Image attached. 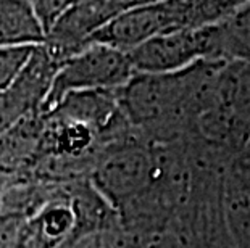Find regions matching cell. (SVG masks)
<instances>
[{
  "label": "cell",
  "mask_w": 250,
  "mask_h": 248,
  "mask_svg": "<svg viewBox=\"0 0 250 248\" xmlns=\"http://www.w3.org/2000/svg\"><path fill=\"white\" fill-rule=\"evenodd\" d=\"M218 61H199L186 70L162 75L136 73L120 89L121 108L131 128L157 145L189 137L204 87Z\"/></svg>",
  "instance_id": "6da1fadb"
},
{
  "label": "cell",
  "mask_w": 250,
  "mask_h": 248,
  "mask_svg": "<svg viewBox=\"0 0 250 248\" xmlns=\"http://www.w3.org/2000/svg\"><path fill=\"white\" fill-rule=\"evenodd\" d=\"M186 140L199 142L232 161L250 144V65L216 63Z\"/></svg>",
  "instance_id": "7a4b0ae2"
},
{
  "label": "cell",
  "mask_w": 250,
  "mask_h": 248,
  "mask_svg": "<svg viewBox=\"0 0 250 248\" xmlns=\"http://www.w3.org/2000/svg\"><path fill=\"white\" fill-rule=\"evenodd\" d=\"M237 0H162L137 2L94 36L92 44L131 52L157 36L184 29H202L228 18Z\"/></svg>",
  "instance_id": "3957f363"
},
{
  "label": "cell",
  "mask_w": 250,
  "mask_h": 248,
  "mask_svg": "<svg viewBox=\"0 0 250 248\" xmlns=\"http://www.w3.org/2000/svg\"><path fill=\"white\" fill-rule=\"evenodd\" d=\"M163 163L165 145L134 134L100 150L89 181L120 214L155 186Z\"/></svg>",
  "instance_id": "277c9868"
},
{
  "label": "cell",
  "mask_w": 250,
  "mask_h": 248,
  "mask_svg": "<svg viewBox=\"0 0 250 248\" xmlns=\"http://www.w3.org/2000/svg\"><path fill=\"white\" fill-rule=\"evenodd\" d=\"M134 75L125 52L102 44H90L58 68L42 112L50 110L73 92L121 89Z\"/></svg>",
  "instance_id": "5b68a950"
},
{
  "label": "cell",
  "mask_w": 250,
  "mask_h": 248,
  "mask_svg": "<svg viewBox=\"0 0 250 248\" xmlns=\"http://www.w3.org/2000/svg\"><path fill=\"white\" fill-rule=\"evenodd\" d=\"M136 3L131 0L70 2L41 45L62 66L68 58L92 44L94 36L111 19Z\"/></svg>",
  "instance_id": "8992f818"
},
{
  "label": "cell",
  "mask_w": 250,
  "mask_h": 248,
  "mask_svg": "<svg viewBox=\"0 0 250 248\" xmlns=\"http://www.w3.org/2000/svg\"><path fill=\"white\" fill-rule=\"evenodd\" d=\"M58 68L60 65L44 47H34L18 77L0 91V135L28 116L42 112Z\"/></svg>",
  "instance_id": "52a82bcc"
},
{
  "label": "cell",
  "mask_w": 250,
  "mask_h": 248,
  "mask_svg": "<svg viewBox=\"0 0 250 248\" xmlns=\"http://www.w3.org/2000/svg\"><path fill=\"white\" fill-rule=\"evenodd\" d=\"M126 55L134 73L162 75L186 70L199 61H208L207 28L157 36Z\"/></svg>",
  "instance_id": "ba28073f"
},
{
  "label": "cell",
  "mask_w": 250,
  "mask_h": 248,
  "mask_svg": "<svg viewBox=\"0 0 250 248\" xmlns=\"http://www.w3.org/2000/svg\"><path fill=\"white\" fill-rule=\"evenodd\" d=\"M208 61H241L250 65V2L241 3L228 18L207 26Z\"/></svg>",
  "instance_id": "9c48e42d"
},
{
  "label": "cell",
  "mask_w": 250,
  "mask_h": 248,
  "mask_svg": "<svg viewBox=\"0 0 250 248\" xmlns=\"http://www.w3.org/2000/svg\"><path fill=\"white\" fill-rule=\"evenodd\" d=\"M223 205L234 248H250V177L228 170Z\"/></svg>",
  "instance_id": "30bf717a"
},
{
  "label": "cell",
  "mask_w": 250,
  "mask_h": 248,
  "mask_svg": "<svg viewBox=\"0 0 250 248\" xmlns=\"http://www.w3.org/2000/svg\"><path fill=\"white\" fill-rule=\"evenodd\" d=\"M45 36L24 0H0V47H36Z\"/></svg>",
  "instance_id": "8fae6325"
},
{
  "label": "cell",
  "mask_w": 250,
  "mask_h": 248,
  "mask_svg": "<svg viewBox=\"0 0 250 248\" xmlns=\"http://www.w3.org/2000/svg\"><path fill=\"white\" fill-rule=\"evenodd\" d=\"M33 50L34 47H0V91L18 77Z\"/></svg>",
  "instance_id": "7c38bea8"
},
{
  "label": "cell",
  "mask_w": 250,
  "mask_h": 248,
  "mask_svg": "<svg viewBox=\"0 0 250 248\" xmlns=\"http://www.w3.org/2000/svg\"><path fill=\"white\" fill-rule=\"evenodd\" d=\"M68 5L70 2H63V0H36V2H31V8H33V13L44 36L49 34V31L55 26Z\"/></svg>",
  "instance_id": "4fadbf2b"
},
{
  "label": "cell",
  "mask_w": 250,
  "mask_h": 248,
  "mask_svg": "<svg viewBox=\"0 0 250 248\" xmlns=\"http://www.w3.org/2000/svg\"><path fill=\"white\" fill-rule=\"evenodd\" d=\"M10 248H60V245L44 234L34 218H29L23 232Z\"/></svg>",
  "instance_id": "5bb4252c"
},
{
  "label": "cell",
  "mask_w": 250,
  "mask_h": 248,
  "mask_svg": "<svg viewBox=\"0 0 250 248\" xmlns=\"http://www.w3.org/2000/svg\"><path fill=\"white\" fill-rule=\"evenodd\" d=\"M231 170L250 177V144L244 149L231 163Z\"/></svg>",
  "instance_id": "9a60e30c"
},
{
  "label": "cell",
  "mask_w": 250,
  "mask_h": 248,
  "mask_svg": "<svg viewBox=\"0 0 250 248\" xmlns=\"http://www.w3.org/2000/svg\"><path fill=\"white\" fill-rule=\"evenodd\" d=\"M121 248H131V247H129V244H125V245L121 247Z\"/></svg>",
  "instance_id": "2e32d148"
}]
</instances>
